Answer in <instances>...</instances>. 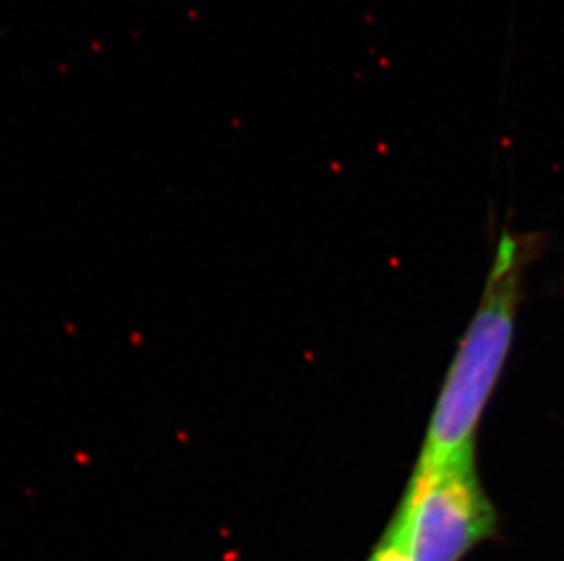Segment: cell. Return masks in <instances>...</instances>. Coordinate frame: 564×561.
<instances>
[{"label": "cell", "mask_w": 564, "mask_h": 561, "mask_svg": "<svg viewBox=\"0 0 564 561\" xmlns=\"http://www.w3.org/2000/svg\"><path fill=\"white\" fill-rule=\"evenodd\" d=\"M538 238L505 232L497 244L479 308L458 346L427 425L421 460H444L475 449V435L496 391L516 334L522 277L538 254Z\"/></svg>", "instance_id": "6da1fadb"}, {"label": "cell", "mask_w": 564, "mask_h": 561, "mask_svg": "<svg viewBox=\"0 0 564 561\" xmlns=\"http://www.w3.org/2000/svg\"><path fill=\"white\" fill-rule=\"evenodd\" d=\"M411 561H460L496 532L497 513L475 466V449L416 461L394 514Z\"/></svg>", "instance_id": "7a4b0ae2"}, {"label": "cell", "mask_w": 564, "mask_h": 561, "mask_svg": "<svg viewBox=\"0 0 564 561\" xmlns=\"http://www.w3.org/2000/svg\"><path fill=\"white\" fill-rule=\"evenodd\" d=\"M368 561H411L404 532L400 529L397 519H391V524L383 532L382 540L378 541V546L375 547L373 554L369 557Z\"/></svg>", "instance_id": "3957f363"}]
</instances>
